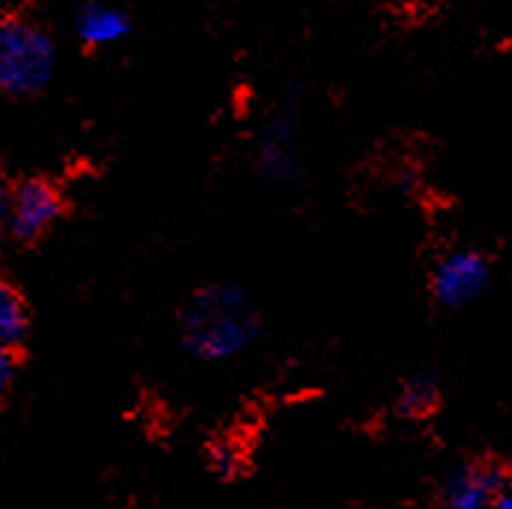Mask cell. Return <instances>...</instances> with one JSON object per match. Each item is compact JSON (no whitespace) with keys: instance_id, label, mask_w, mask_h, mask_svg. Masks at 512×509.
Segmentation results:
<instances>
[{"instance_id":"cell-1","label":"cell","mask_w":512,"mask_h":509,"mask_svg":"<svg viewBox=\"0 0 512 509\" xmlns=\"http://www.w3.org/2000/svg\"><path fill=\"white\" fill-rule=\"evenodd\" d=\"M261 334V316L243 287L214 281L199 287L179 316V343L191 360L226 363Z\"/></svg>"},{"instance_id":"cell-2","label":"cell","mask_w":512,"mask_h":509,"mask_svg":"<svg viewBox=\"0 0 512 509\" xmlns=\"http://www.w3.org/2000/svg\"><path fill=\"white\" fill-rule=\"evenodd\" d=\"M59 65L53 36L36 18L9 12L0 18V94L27 100L41 94Z\"/></svg>"},{"instance_id":"cell-3","label":"cell","mask_w":512,"mask_h":509,"mask_svg":"<svg viewBox=\"0 0 512 509\" xmlns=\"http://www.w3.org/2000/svg\"><path fill=\"white\" fill-rule=\"evenodd\" d=\"M255 167L270 185H293L302 176V123H299V94L287 91L261 126Z\"/></svg>"},{"instance_id":"cell-4","label":"cell","mask_w":512,"mask_h":509,"mask_svg":"<svg viewBox=\"0 0 512 509\" xmlns=\"http://www.w3.org/2000/svg\"><path fill=\"white\" fill-rule=\"evenodd\" d=\"M65 214L62 191L41 176L21 179L9 188V208H6V235L15 243H36L47 235Z\"/></svg>"},{"instance_id":"cell-5","label":"cell","mask_w":512,"mask_h":509,"mask_svg":"<svg viewBox=\"0 0 512 509\" xmlns=\"http://www.w3.org/2000/svg\"><path fill=\"white\" fill-rule=\"evenodd\" d=\"M492 278V267L489 258L477 249H448L442 252L431 267V296L439 308L457 311L477 302Z\"/></svg>"},{"instance_id":"cell-6","label":"cell","mask_w":512,"mask_h":509,"mask_svg":"<svg viewBox=\"0 0 512 509\" xmlns=\"http://www.w3.org/2000/svg\"><path fill=\"white\" fill-rule=\"evenodd\" d=\"M510 486L507 471L495 463H463L442 477V509H489L495 495Z\"/></svg>"},{"instance_id":"cell-7","label":"cell","mask_w":512,"mask_h":509,"mask_svg":"<svg viewBox=\"0 0 512 509\" xmlns=\"http://www.w3.org/2000/svg\"><path fill=\"white\" fill-rule=\"evenodd\" d=\"M74 33L79 44H85L88 50L115 47L132 33V18L120 6L103 3V0H88L74 15Z\"/></svg>"},{"instance_id":"cell-8","label":"cell","mask_w":512,"mask_h":509,"mask_svg":"<svg viewBox=\"0 0 512 509\" xmlns=\"http://www.w3.org/2000/svg\"><path fill=\"white\" fill-rule=\"evenodd\" d=\"M30 331V308L21 296V290L0 278V346L18 349Z\"/></svg>"},{"instance_id":"cell-9","label":"cell","mask_w":512,"mask_h":509,"mask_svg":"<svg viewBox=\"0 0 512 509\" xmlns=\"http://www.w3.org/2000/svg\"><path fill=\"white\" fill-rule=\"evenodd\" d=\"M439 381L434 375L422 372V375H413L410 381H404V387L398 392V401H395V410L404 416V419H422L428 413H434L436 404H439Z\"/></svg>"},{"instance_id":"cell-10","label":"cell","mask_w":512,"mask_h":509,"mask_svg":"<svg viewBox=\"0 0 512 509\" xmlns=\"http://www.w3.org/2000/svg\"><path fill=\"white\" fill-rule=\"evenodd\" d=\"M208 466L217 477L223 480H235L246 471V460H243V448L237 445L235 439H214L205 451Z\"/></svg>"},{"instance_id":"cell-11","label":"cell","mask_w":512,"mask_h":509,"mask_svg":"<svg viewBox=\"0 0 512 509\" xmlns=\"http://www.w3.org/2000/svg\"><path fill=\"white\" fill-rule=\"evenodd\" d=\"M15 369H18V354H15V349H3L0 346V398L12 387Z\"/></svg>"},{"instance_id":"cell-12","label":"cell","mask_w":512,"mask_h":509,"mask_svg":"<svg viewBox=\"0 0 512 509\" xmlns=\"http://www.w3.org/2000/svg\"><path fill=\"white\" fill-rule=\"evenodd\" d=\"M6 208H9V185L0 182V235L6 232Z\"/></svg>"},{"instance_id":"cell-13","label":"cell","mask_w":512,"mask_h":509,"mask_svg":"<svg viewBox=\"0 0 512 509\" xmlns=\"http://www.w3.org/2000/svg\"><path fill=\"white\" fill-rule=\"evenodd\" d=\"M489 509H512V489L507 486L501 495H495V501H492V507Z\"/></svg>"}]
</instances>
